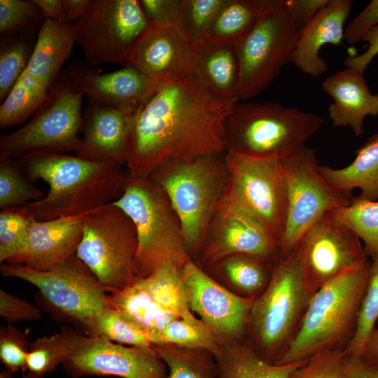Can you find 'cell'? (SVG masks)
Masks as SVG:
<instances>
[{
	"mask_svg": "<svg viewBox=\"0 0 378 378\" xmlns=\"http://www.w3.org/2000/svg\"><path fill=\"white\" fill-rule=\"evenodd\" d=\"M30 344L24 335L12 324L0 328V360L12 373L27 370V354Z\"/></svg>",
	"mask_w": 378,
	"mask_h": 378,
	"instance_id": "cell-45",
	"label": "cell"
},
{
	"mask_svg": "<svg viewBox=\"0 0 378 378\" xmlns=\"http://www.w3.org/2000/svg\"><path fill=\"white\" fill-rule=\"evenodd\" d=\"M300 32L281 0L234 46L240 67V100L246 102L265 90L291 62Z\"/></svg>",
	"mask_w": 378,
	"mask_h": 378,
	"instance_id": "cell-14",
	"label": "cell"
},
{
	"mask_svg": "<svg viewBox=\"0 0 378 378\" xmlns=\"http://www.w3.org/2000/svg\"><path fill=\"white\" fill-rule=\"evenodd\" d=\"M153 347L169 370L166 378H216L218 376L216 358L209 351L168 344Z\"/></svg>",
	"mask_w": 378,
	"mask_h": 378,
	"instance_id": "cell-37",
	"label": "cell"
},
{
	"mask_svg": "<svg viewBox=\"0 0 378 378\" xmlns=\"http://www.w3.org/2000/svg\"><path fill=\"white\" fill-rule=\"evenodd\" d=\"M108 300L110 307L142 330L148 340L178 318L159 305L137 281L120 291L108 293Z\"/></svg>",
	"mask_w": 378,
	"mask_h": 378,
	"instance_id": "cell-30",
	"label": "cell"
},
{
	"mask_svg": "<svg viewBox=\"0 0 378 378\" xmlns=\"http://www.w3.org/2000/svg\"><path fill=\"white\" fill-rule=\"evenodd\" d=\"M370 261L322 286L310 298L300 326L278 364L305 362L315 354L344 350L355 334Z\"/></svg>",
	"mask_w": 378,
	"mask_h": 378,
	"instance_id": "cell-3",
	"label": "cell"
},
{
	"mask_svg": "<svg viewBox=\"0 0 378 378\" xmlns=\"http://www.w3.org/2000/svg\"><path fill=\"white\" fill-rule=\"evenodd\" d=\"M220 155L169 161L148 176L167 196L188 251L204 241L227 182L226 164Z\"/></svg>",
	"mask_w": 378,
	"mask_h": 378,
	"instance_id": "cell-7",
	"label": "cell"
},
{
	"mask_svg": "<svg viewBox=\"0 0 378 378\" xmlns=\"http://www.w3.org/2000/svg\"><path fill=\"white\" fill-rule=\"evenodd\" d=\"M83 335L82 330L62 326L58 332L35 340L27 354L28 371L41 377L51 372L72 354Z\"/></svg>",
	"mask_w": 378,
	"mask_h": 378,
	"instance_id": "cell-33",
	"label": "cell"
},
{
	"mask_svg": "<svg viewBox=\"0 0 378 378\" xmlns=\"http://www.w3.org/2000/svg\"><path fill=\"white\" fill-rule=\"evenodd\" d=\"M89 1L90 0H62L67 20L74 23L84 13Z\"/></svg>",
	"mask_w": 378,
	"mask_h": 378,
	"instance_id": "cell-54",
	"label": "cell"
},
{
	"mask_svg": "<svg viewBox=\"0 0 378 378\" xmlns=\"http://www.w3.org/2000/svg\"><path fill=\"white\" fill-rule=\"evenodd\" d=\"M361 356L378 365V328H375L370 334Z\"/></svg>",
	"mask_w": 378,
	"mask_h": 378,
	"instance_id": "cell-55",
	"label": "cell"
},
{
	"mask_svg": "<svg viewBox=\"0 0 378 378\" xmlns=\"http://www.w3.org/2000/svg\"><path fill=\"white\" fill-rule=\"evenodd\" d=\"M328 1L329 0H284V6L295 27L301 31Z\"/></svg>",
	"mask_w": 378,
	"mask_h": 378,
	"instance_id": "cell-50",
	"label": "cell"
},
{
	"mask_svg": "<svg viewBox=\"0 0 378 378\" xmlns=\"http://www.w3.org/2000/svg\"><path fill=\"white\" fill-rule=\"evenodd\" d=\"M62 365L66 372L74 378H166L167 375V366L153 346H125L103 337H89L85 333Z\"/></svg>",
	"mask_w": 378,
	"mask_h": 378,
	"instance_id": "cell-16",
	"label": "cell"
},
{
	"mask_svg": "<svg viewBox=\"0 0 378 378\" xmlns=\"http://www.w3.org/2000/svg\"><path fill=\"white\" fill-rule=\"evenodd\" d=\"M294 248L312 295L335 277L369 260L359 237L331 212L316 220Z\"/></svg>",
	"mask_w": 378,
	"mask_h": 378,
	"instance_id": "cell-15",
	"label": "cell"
},
{
	"mask_svg": "<svg viewBox=\"0 0 378 378\" xmlns=\"http://www.w3.org/2000/svg\"><path fill=\"white\" fill-rule=\"evenodd\" d=\"M211 234L203 251L209 263L235 254L276 259L280 246L266 227L244 209L219 202L212 218Z\"/></svg>",
	"mask_w": 378,
	"mask_h": 378,
	"instance_id": "cell-18",
	"label": "cell"
},
{
	"mask_svg": "<svg viewBox=\"0 0 378 378\" xmlns=\"http://www.w3.org/2000/svg\"><path fill=\"white\" fill-rule=\"evenodd\" d=\"M227 182L219 202L257 218L281 244L286 221L287 187L281 158L229 149L224 157Z\"/></svg>",
	"mask_w": 378,
	"mask_h": 378,
	"instance_id": "cell-10",
	"label": "cell"
},
{
	"mask_svg": "<svg viewBox=\"0 0 378 378\" xmlns=\"http://www.w3.org/2000/svg\"><path fill=\"white\" fill-rule=\"evenodd\" d=\"M287 187V214L279 256L293 251L304 232L319 218L349 204L351 197L332 188L318 171L315 150L304 146L281 158Z\"/></svg>",
	"mask_w": 378,
	"mask_h": 378,
	"instance_id": "cell-13",
	"label": "cell"
},
{
	"mask_svg": "<svg viewBox=\"0 0 378 378\" xmlns=\"http://www.w3.org/2000/svg\"><path fill=\"white\" fill-rule=\"evenodd\" d=\"M75 43L74 22L43 20L25 71L50 88L71 55Z\"/></svg>",
	"mask_w": 378,
	"mask_h": 378,
	"instance_id": "cell-26",
	"label": "cell"
},
{
	"mask_svg": "<svg viewBox=\"0 0 378 378\" xmlns=\"http://www.w3.org/2000/svg\"><path fill=\"white\" fill-rule=\"evenodd\" d=\"M378 25V0L371 1L346 26L344 39L350 45L363 41L366 34Z\"/></svg>",
	"mask_w": 378,
	"mask_h": 378,
	"instance_id": "cell-48",
	"label": "cell"
},
{
	"mask_svg": "<svg viewBox=\"0 0 378 378\" xmlns=\"http://www.w3.org/2000/svg\"><path fill=\"white\" fill-rule=\"evenodd\" d=\"M43 192L26 177L19 161L0 154V209L24 206L40 200Z\"/></svg>",
	"mask_w": 378,
	"mask_h": 378,
	"instance_id": "cell-41",
	"label": "cell"
},
{
	"mask_svg": "<svg viewBox=\"0 0 378 378\" xmlns=\"http://www.w3.org/2000/svg\"><path fill=\"white\" fill-rule=\"evenodd\" d=\"M11 373L12 372L8 370H3L0 373V378H11ZM22 378H41V377L31 371H28Z\"/></svg>",
	"mask_w": 378,
	"mask_h": 378,
	"instance_id": "cell-56",
	"label": "cell"
},
{
	"mask_svg": "<svg viewBox=\"0 0 378 378\" xmlns=\"http://www.w3.org/2000/svg\"><path fill=\"white\" fill-rule=\"evenodd\" d=\"M311 296L295 248L279 256L267 286L253 302L248 318L252 346L264 360L278 364Z\"/></svg>",
	"mask_w": 378,
	"mask_h": 378,
	"instance_id": "cell-5",
	"label": "cell"
},
{
	"mask_svg": "<svg viewBox=\"0 0 378 378\" xmlns=\"http://www.w3.org/2000/svg\"><path fill=\"white\" fill-rule=\"evenodd\" d=\"M195 48L174 27L150 24L136 42L130 65L145 75L166 82L188 74Z\"/></svg>",
	"mask_w": 378,
	"mask_h": 378,
	"instance_id": "cell-19",
	"label": "cell"
},
{
	"mask_svg": "<svg viewBox=\"0 0 378 378\" xmlns=\"http://www.w3.org/2000/svg\"><path fill=\"white\" fill-rule=\"evenodd\" d=\"M378 320V255L371 259L368 280L361 302L355 334L346 354L361 356Z\"/></svg>",
	"mask_w": 378,
	"mask_h": 378,
	"instance_id": "cell-42",
	"label": "cell"
},
{
	"mask_svg": "<svg viewBox=\"0 0 378 378\" xmlns=\"http://www.w3.org/2000/svg\"><path fill=\"white\" fill-rule=\"evenodd\" d=\"M180 272L192 312L223 343L239 341L248 329L253 300L227 289L190 260Z\"/></svg>",
	"mask_w": 378,
	"mask_h": 378,
	"instance_id": "cell-17",
	"label": "cell"
},
{
	"mask_svg": "<svg viewBox=\"0 0 378 378\" xmlns=\"http://www.w3.org/2000/svg\"><path fill=\"white\" fill-rule=\"evenodd\" d=\"M281 0H226L205 42L237 46Z\"/></svg>",
	"mask_w": 378,
	"mask_h": 378,
	"instance_id": "cell-28",
	"label": "cell"
},
{
	"mask_svg": "<svg viewBox=\"0 0 378 378\" xmlns=\"http://www.w3.org/2000/svg\"><path fill=\"white\" fill-rule=\"evenodd\" d=\"M180 0H139L149 21L158 27L174 26Z\"/></svg>",
	"mask_w": 378,
	"mask_h": 378,
	"instance_id": "cell-49",
	"label": "cell"
},
{
	"mask_svg": "<svg viewBox=\"0 0 378 378\" xmlns=\"http://www.w3.org/2000/svg\"><path fill=\"white\" fill-rule=\"evenodd\" d=\"M0 270L4 276L36 286L52 307L80 325L88 336L100 313L108 307V293L76 254L48 270L10 263L1 264Z\"/></svg>",
	"mask_w": 378,
	"mask_h": 378,
	"instance_id": "cell-11",
	"label": "cell"
},
{
	"mask_svg": "<svg viewBox=\"0 0 378 378\" xmlns=\"http://www.w3.org/2000/svg\"><path fill=\"white\" fill-rule=\"evenodd\" d=\"M138 241L134 224L110 203L88 212L84 219L77 257L108 293L120 291L140 278L136 266Z\"/></svg>",
	"mask_w": 378,
	"mask_h": 378,
	"instance_id": "cell-9",
	"label": "cell"
},
{
	"mask_svg": "<svg viewBox=\"0 0 378 378\" xmlns=\"http://www.w3.org/2000/svg\"><path fill=\"white\" fill-rule=\"evenodd\" d=\"M96 69L75 60L62 69L43 105L22 127L0 137V154L20 156L31 151L76 152L80 145L85 88Z\"/></svg>",
	"mask_w": 378,
	"mask_h": 378,
	"instance_id": "cell-4",
	"label": "cell"
},
{
	"mask_svg": "<svg viewBox=\"0 0 378 378\" xmlns=\"http://www.w3.org/2000/svg\"><path fill=\"white\" fill-rule=\"evenodd\" d=\"M34 216L24 206L1 210L0 262L22 264Z\"/></svg>",
	"mask_w": 378,
	"mask_h": 378,
	"instance_id": "cell-38",
	"label": "cell"
},
{
	"mask_svg": "<svg viewBox=\"0 0 378 378\" xmlns=\"http://www.w3.org/2000/svg\"><path fill=\"white\" fill-rule=\"evenodd\" d=\"M164 83L132 65L108 74L96 68L87 82L85 95L90 103L136 113Z\"/></svg>",
	"mask_w": 378,
	"mask_h": 378,
	"instance_id": "cell-24",
	"label": "cell"
},
{
	"mask_svg": "<svg viewBox=\"0 0 378 378\" xmlns=\"http://www.w3.org/2000/svg\"><path fill=\"white\" fill-rule=\"evenodd\" d=\"M134 114L89 102L83 114V137L76 155L95 162L125 164Z\"/></svg>",
	"mask_w": 378,
	"mask_h": 378,
	"instance_id": "cell-20",
	"label": "cell"
},
{
	"mask_svg": "<svg viewBox=\"0 0 378 378\" xmlns=\"http://www.w3.org/2000/svg\"><path fill=\"white\" fill-rule=\"evenodd\" d=\"M237 102L212 97L190 74L164 82L133 117L125 163L130 175L148 177L169 161L221 154L226 120Z\"/></svg>",
	"mask_w": 378,
	"mask_h": 378,
	"instance_id": "cell-1",
	"label": "cell"
},
{
	"mask_svg": "<svg viewBox=\"0 0 378 378\" xmlns=\"http://www.w3.org/2000/svg\"><path fill=\"white\" fill-rule=\"evenodd\" d=\"M226 0H180L174 27L194 48L205 42Z\"/></svg>",
	"mask_w": 378,
	"mask_h": 378,
	"instance_id": "cell-40",
	"label": "cell"
},
{
	"mask_svg": "<svg viewBox=\"0 0 378 378\" xmlns=\"http://www.w3.org/2000/svg\"><path fill=\"white\" fill-rule=\"evenodd\" d=\"M38 29L1 35L0 99L1 102L27 69Z\"/></svg>",
	"mask_w": 378,
	"mask_h": 378,
	"instance_id": "cell-35",
	"label": "cell"
},
{
	"mask_svg": "<svg viewBox=\"0 0 378 378\" xmlns=\"http://www.w3.org/2000/svg\"><path fill=\"white\" fill-rule=\"evenodd\" d=\"M363 41L368 43L366 50L357 55L346 57L344 65L364 74L366 68L378 55V25L370 29L363 37Z\"/></svg>",
	"mask_w": 378,
	"mask_h": 378,
	"instance_id": "cell-51",
	"label": "cell"
},
{
	"mask_svg": "<svg viewBox=\"0 0 378 378\" xmlns=\"http://www.w3.org/2000/svg\"><path fill=\"white\" fill-rule=\"evenodd\" d=\"M344 377L378 378V365L365 359L362 356L346 354L344 363Z\"/></svg>",
	"mask_w": 378,
	"mask_h": 378,
	"instance_id": "cell-52",
	"label": "cell"
},
{
	"mask_svg": "<svg viewBox=\"0 0 378 378\" xmlns=\"http://www.w3.org/2000/svg\"><path fill=\"white\" fill-rule=\"evenodd\" d=\"M150 24L137 0H90L74 22L76 43L85 62L130 65L136 42Z\"/></svg>",
	"mask_w": 378,
	"mask_h": 378,
	"instance_id": "cell-12",
	"label": "cell"
},
{
	"mask_svg": "<svg viewBox=\"0 0 378 378\" xmlns=\"http://www.w3.org/2000/svg\"><path fill=\"white\" fill-rule=\"evenodd\" d=\"M49 90L25 71L1 104L0 128H10L31 118L46 100Z\"/></svg>",
	"mask_w": 378,
	"mask_h": 378,
	"instance_id": "cell-34",
	"label": "cell"
},
{
	"mask_svg": "<svg viewBox=\"0 0 378 378\" xmlns=\"http://www.w3.org/2000/svg\"><path fill=\"white\" fill-rule=\"evenodd\" d=\"M324 120L274 102H235L225 122V147L253 155L282 158L305 146Z\"/></svg>",
	"mask_w": 378,
	"mask_h": 378,
	"instance_id": "cell-8",
	"label": "cell"
},
{
	"mask_svg": "<svg viewBox=\"0 0 378 378\" xmlns=\"http://www.w3.org/2000/svg\"><path fill=\"white\" fill-rule=\"evenodd\" d=\"M216 360L218 378H290L306 362L272 364L239 341L226 344Z\"/></svg>",
	"mask_w": 378,
	"mask_h": 378,
	"instance_id": "cell-29",
	"label": "cell"
},
{
	"mask_svg": "<svg viewBox=\"0 0 378 378\" xmlns=\"http://www.w3.org/2000/svg\"><path fill=\"white\" fill-rule=\"evenodd\" d=\"M148 340L152 346L168 344L205 350L211 353L215 358L226 344L204 323L195 324L179 318L170 321Z\"/></svg>",
	"mask_w": 378,
	"mask_h": 378,
	"instance_id": "cell-36",
	"label": "cell"
},
{
	"mask_svg": "<svg viewBox=\"0 0 378 378\" xmlns=\"http://www.w3.org/2000/svg\"><path fill=\"white\" fill-rule=\"evenodd\" d=\"M323 90L333 102L329 104L328 114L335 127H350L355 136L363 133L366 116L378 115V94H373L363 74L347 68L326 78Z\"/></svg>",
	"mask_w": 378,
	"mask_h": 378,
	"instance_id": "cell-23",
	"label": "cell"
},
{
	"mask_svg": "<svg viewBox=\"0 0 378 378\" xmlns=\"http://www.w3.org/2000/svg\"><path fill=\"white\" fill-rule=\"evenodd\" d=\"M276 259L235 254L227 256L217 262H220L232 291L239 296L254 300L267 286Z\"/></svg>",
	"mask_w": 378,
	"mask_h": 378,
	"instance_id": "cell-31",
	"label": "cell"
},
{
	"mask_svg": "<svg viewBox=\"0 0 378 378\" xmlns=\"http://www.w3.org/2000/svg\"><path fill=\"white\" fill-rule=\"evenodd\" d=\"M28 179L49 186L40 200L25 206L37 220L85 214L113 203L129 177L122 165L95 162L63 153L31 151L18 160Z\"/></svg>",
	"mask_w": 378,
	"mask_h": 378,
	"instance_id": "cell-2",
	"label": "cell"
},
{
	"mask_svg": "<svg viewBox=\"0 0 378 378\" xmlns=\"http://www.w3.org/2000/svg\"><path fill=\"white\" fill-rule=\"evenodd\" d=\"M42 22L41 9L33 0H0L1 35L38 30Z\"/></svg>",
	"mask_w": 378,
	"mask_h": 378,
	"instance_id": "cell-44",
	"label": "cell"
},
{
	"mask_svg": "<svg viewBox=\"0 0 378 378\" xmlns=\"http://www.w3.org/2000/svg\"><path fill=\"white\" fill-rule=\"evenodd\" d=\"M195 48L189 74L212 97L239 101L241 75L234 47L204 42Z\"/></svg>",
	"mask_w": 378,
	"mask_h": 378,
	"instance_id": "cell-25",
	"label": "cell"
},
{
	"mask_svg": "<svg viewBox=\"0 0 378 378\" xmlns=\"http://www.w3.org/2000/svg\"><path fill=\"white\" fill-rule=\"evenodd\" d=\"M113 203L134 224L140 279L162 266L181 270L190 260L180 221L165 192L149 177L129 174L122 195Z\"/></svg>",
	"mask_w": 378,
	"mask_h": 378,
	"instance_id": "cell-6",
	"label": "cell"
},
{
	"mask_svg": "<svg viewBox=\"0 0 378 378\" xmlns=\"http://www.w3.org/2000/svg\"><path fill=\"white\" fill-rule=\"evenodd\" d=\"M33 1L41 9L43 20L51 19L69 22L65 15L62 0H33Z\"/></svg>",
	"mask_w": 378,
	"mask_h": 378,
	"instance_id": "cell-53",
	"label": "cell"
},
{
	"mask_svg": "<svg viewBox=\"0 0 378 378\" xmlns=\"http://www.w3.org/2000/svg\"><path fill=\"white\" fill-rule=\"evenodd\" d=\"M353 1L329 0L300 32L291 62L304 74L317 78L328 71V64L319 55L326 44L337 46L344 36V24Z\"/></svg>",
	"mask_w": 378,
	"mask_h": 378,
	"instance_id": "cell-21",
	"label": "cell"
},
{
	"mask_svg": "<svg viewBox=\"0 0 378 378\" xmlns=\"http://www.w3.org/2000/svg\"><path fill=\"white\" fill-rule=\"evenodd\" d=\"M344 350L318 353L298 368L290 378H344Z\"/></svg>",
	"mask_w": 378,
	"mask_h": 378,
	"instance_id": "cell-46",
	"label": "cell"
},
{
	"mask_svg": "<svg viewBox=\"0 0 378 378\" xmlns=\"http://www.w3.org/2000/svg\"><path fill=\"white\" fill-rule=\"evenodd\" d=\"M353 162L341 169L319 165L318 171L325 181L335 190L349 197L355 188L361 191L360 197L378 200V133L370 136L356 151Z\"/></svg>",
	"mask_w": 378,
	"mask_h": 378,
	"instance_id": "cell-27",
	"label": "cell"
},
{
	"mask_svg": "<svg viewBox=\"0 0 378 378\" xmlns=\"http://www.w3.org/2000/svg\"><path fill=\"white\" fill-rule=\"evenodd\" d=\"M330 212L363 241L368 257L378 255V200L352 197L349 205Z\"/></svg>",
	"mask_w": 378,
	"mask_h": 378,
	"instance_id": "cell-39",
	"label": "cell"
},
{
	"mask_svg": "<svg viewBox=\"0 0 378 378\" xmlns=\"http://www.w3.org/2000/svg\"><path fill=\"white\" fill-rule=\"evenodd\" d=\"M89 337H103L113 342L129 346H152L142 330L125 320L109 306L103 309L97 317Z\"/></svg>",
	"mask_w": 378,
	"mask_h": 378,
	"instance_id": "cell-43",
	"label": "cell"
},
{
	"mask_svg": "<svg viewBox=\"0 0 378 378\" xmlns=\"http://www.w3.org/2000/svg\"><path fill=\"white\" fill-rule=\"evenodd\" d=\"M88 213L42 221L35 218L29 228L28 248L22 264L45 271L76 254Z\"/></svg>",
	"mask_w": 378,
	"mask_h": 378,
	"instance_id": "cell-22",
	"label": "cell"
},
{
	"mask_svg": "<svg viewBox=\"0 0 378 378\" xmlns=\"http://www.w3.org/2000/svg\"><path fill=\"white\" fill-rule=\"evenodd\" d=\"M0 315L8 324L19 321H35L41 318L40 309L4 289H0Z\"/></svg>",
	"mask_w": 378,
	"mask_h": 378,
	"instance_id": "cell-47",
	"label": "cell"
},
{
	"mask_svg": "<svg viewBox=\"0 0 378 378\" xmlns=\"http://www.w3.org/2000/svg\"><path fill=\"white\" fill-rule=\"evenodd\" d=\"M137 283L167 312L195 324L204 323L190 309L180 269L172 265L162 266L148 276L139 279Z\"/></svg>",
	"mask_w": 378,
	"mask_h": 378,
	"instance_id": "cell-32",
	"label": "cell"
}]
</instances>
